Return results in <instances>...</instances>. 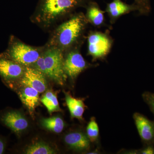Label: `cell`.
Instances as JSON below:
<instances>
[{
    "label": "cell",
    "mask_w": 154,
    "mask_h": 154,
    "mask_svg": "<svg viewBox=\"0 0 154 154\" xmlns=\"http://www.w3.org/2000/svg\"><path fill=\"white\" fill-rule=\"evenodd\" d=\"M48 78L63 85L67 77L63 69L64 53L60 49L45 45L42 53Z\"/></svg>",
    "instance_id": "cell-4"
},
{
    "label": "cell",
    "mask_w": 154,
    "mask_h": 154,
    "mask_svg": "<svg viewBox=\"0 0 154 154\" xmlns=\"http://www.w3.org/2000/svg\"><path fill=\"white\" fill-rule=\"evenodd\" d=\"M41 123L44 128L56 133L62 132L65 126L63 119L58 116L42 119Z\"/></svg>",
    "instance_id": "cell-16"
},
{
    "label": "cell",
    "mask_w": 154,
    "mask_h": 154,
    "mask_svg": "<svg viewBox=\"0 0 154 154\" xmlns=\"http://www.w3.org/2000/svg\"><path fill=\"white\" fill-rule=\"evenodd\" d=\"M0 122L17 134H19L28 127L26 118L17 110H6L0 113Z\"/></svg>",
    "instance_id": "cell-10"
},
{
    "label": "cell",
    "mask_w": 154,
    "mask_h": 154,
    "mask_svg": "<svg viewBox=\"0 0 154 154\" xmlns=\"http://www.w3.org/2000/svg\"><path fill=\"white\" fill-rule=\"evenodd\" d=\"M134 11H138L135 5H129L120 0H113L107 5L105 11L109 17L110 23L113 24L122 16Z\"/></svg>",
    "instance_id": "cell-12"
},
{
    "label": "cell",
    "mask_w": 154,
    "mask_h": 154,
    "mask_svg": "<svg viewBox=\"0 0 154 154\" xmlns=\"http://www.w3.org/2000/svg\"><path fill=\"white\" fill-rule=\"evenodd\" d=\"M19 83L22 85L34 88L39 94L43 93L47 87L46 77L32 66H25V72Z\"/></svg>",
    "instance_id": "cell-9"
},
{
    "label": "cell",
    "mask_w": 154,
    "mask_h": 154,
    "mask_svg": "<svg viewBox=\"0 0 154 154\" xmlns=\"http://www.w3.org/2000/svg\"><path fill=\"white\" fill-rule=\"evenodd\" d=\"M43 49L44 46H31L25 44L14 35H11L8 47L0 54L24 66H31L38 60Z\"/></svg>",
    "instance_id": "cell-3"
},
{
    "label": "cell",
    "mask_w": 154,
    "mask_h": 154,
    "mask_svg": "<svg viewBox=\"0 0 154 154\" xmlns=\"http://www.w3.org/2000/svg\"><path fill=\"white\" fill-rule=\"evenodd\" d=\"M65 101L68 107L71 118L77 119L80 121H83V114L86 106L84 103V99L73 97L69 92H64Z\"/></svg>",
    "instance_id": "cell-13"
},
{
    "label": "cell",
    "mask_w": 154,
    "mask_h": 154,
    "mask_svg": "<svg viewBox=\"0 0 154 154\" xmlns=\"http://www.w3.org/2000/svg\"><path fill=\"white\" fill-rule=\"evenodd\" d=\"M133 118L143 145L154 144V121L137 112L134 113Z\"/></svg>",
    "instance_id": "cell-8"
},
{
    "label": "cell",
    "mask_w": 154,
    "mask_h": 154,
    "mask_svg": "<svg viewBox=\"0 0 154 154\" xmlns=\"http://www.w3.org/2000/svg\"><path fill=\"white\" fill-rule=\"evenodd\" d=\"M25 66L0 54V76L3 81L11 85L22 78Z\"/></svg>",
    "instance_id": "cell-7"
},
{
    "label": "cell",
    "mask_w": 154,
    "mask_h": 154,
    "mask_svg": "<svg viewBox=\"0 0 154 154\" xmlns=\"http://www.w3.org/2000/svg\"><path fill=\"white\" fill-rule=\"evenodd\" d=\"M142 97L154 116V93L145 91L142 94Z\"/></svg>",
    "instance_id": "cell-21"
},
{
    "label": "cell",
    "mask_w": 154,
    "mask_h": 154,
    "mask_svg": "<svg viewBox=\"0 0 154 154\" xmlns=\"http://www.w3.org/2000/svg\"><path fill=\"white\" fill-rule=\"evenodd\" d=\"M65 143L69 148L78 152H89L91 143L86 132L76 130L70 131L65 136Z\"/></svg>",
    "instance_id": "cell-11"
},
{
    "label": "cell",
    "mask_w": 154,
    "mask_h": 154,
    "mask_svg": "<svg viewBox=\"0 0 154 154\" xmlns=\"http://www.w3.org/2000/svg\"><path fill=\"white\" fill-rule=\"evenodd\" d=\"M40 101L46 107L50 113L61 111L57 97L51 91H47L42 97Z\"/></svg>",
    "instance_id": "cell-17"
},
{
    "label": "cell",
    "mask_w": 154,
    "mask_h": 154,
    "mask_svg": "<svg viewBox=\"0 0 154 154\" xmlns=\"http://www.w3.org/2000/svg\"><path fill=\"white\" fill-rule=\"evenodd\" d=\"M25 153L27 154H53L55 151L49 145L42 142L35 143L28 146L25 149Z\"/></svg>",
    "instance_id": "cell-19"
},
{
    "label": "cell",
    "mask_w": 154,
    "mask_h": 154,
    "mask_svg": "<svg viewBox=\"0 0 154 154\" xmlns=\"http://www.w3.org/2000/svg\"><path fill=\"white\" fill-rule=\"evenodd\" d=\"M86 134L92 143L99 146L100 132L96 118L94 116L91 117L86 128Z\"/></svg>",
    "instance_id": "cell-18"
},
{
    "label": "cell",
    "mask_w": 154,
    "mask_h": 154,
    "mask_svg": "<svg viewBox=\"0 0 154 154\" xmlns=\"http://www.w3.org/2000/svg\"><path fill=\"white\" fill-rule=\"evenodd\" d=\"M88 23L83 13L72 14L52 29L45 45L57 48L64 54L75 48L81 46L85 38Z\"/></svg>",
    "instance_id": "cell-2"
},
{
    "label": "cell",
    "mask_w": 154,
    "mask_h": 154,
    "mask_svg": "<svg viewBox=\"0 0 154 154\" xmlns=\"http://www.w3.org/2000/svg\"><path fill=\"white\" fill-rule=\"evenodd\" d=\"M100 152H101L100 151L99 147L97 146V147L96 149H94V150L92 151L89 152L88 153H87V154H100Z\"/></svg>",
    "instance_id": "cell-25"
},
{
    "label": "cell",
    "mask_w": 154,
    "mask_h": 154,
    "mask_svg": "<svg viewBox=\"0 0 154 154\" xmlns=\"http://www.w3.org/2000/svg\"><path fill=\"white\" fill-rule=\"evenodd\" d=\"M81 46L75 48L64 54L63 69L67 78L73 81L83 71L98 65L89 63L80 52Z\"/></svg>",
    "instance_id": "cell-6"
},
{
    "label": "cell",
    "mask_w": 154,
    "mask_h": 154,
    "mask_svg": "<svg viewBox=\"0 0 154 154\" xmlns=\"http://www.w3.org/2000/svg\"><path fill=\"white\" fill-rule=\"evenodd\" d=\"M85 14L88 23L95 27H101L105 25V12L102 11L96 4H88Z\"/></svg>",
    "instance_id": "cell-15"
},
{
    "label": "cell",
    "mask_w": 154,
    "mask_h": 154,
    "mask_svg": "<svg viewBox=\"0 0 154 154\" xmlns=\"http://www.w3.org/2000/svg\"><path fill=\"white\" fill-rule=\"evenodd\" d=\"M119 153L138 154V149L122 150L119 152Z\"/></svg>",
    "instance_id": "cell-24"
},
{
    "label": "cell",
    "mask_w": 154,
    "mask_h": 154,
    "mask_svg": "<svg viewBox=\"0 0 154 154\" xmlns=\"http://www.w3.org/2000/svg\"><path fill=\"white\" fill-rule=\"evenodd\" d=\"M6 148V144L5 140L0 137V154L4 153Z\"/></svg>",
    "instance_id": "cell-23"
},
{
    "label": "cell",
    "mask_w": 154,
    "mask_h": 154,
    "mask_svg": "<svg viewBox=\"0 0 154 154\" xmlns=\"http://www.w3.org/2000/svg\"><path fill=\"white\" fill-rule=\"evenodd\" d=\"M135 4L138 8L140 14L148 15L151 11L150 0H134Z\"/></svg>",
    "instance_id": "cell-20"
},
{
    "label": "cell",
    "mask_w": 154,
    "mask_h": 154,
    "mask_svg": "<svg viewBox=\"0 0 154 154\" xmlns=\"http://www.w3.org/2000/svg\"><path fill=\"white\" fill-rule=\"evenodd\" d=\"M88 4V0H38L30 20L43 30H50L76 9L86 8Z\"/></svg>",
    "instance_id": "cell-1"
},
{
    "label": "cell",
    "mask_w": 154,
    "mask_h": 154,
    "mask_svg": "<svg viewBox=\"0 0 154 154\" xmlns=\"http://www.w3.org/2000/svg\"><path fill=\"white\" fill-rule=\"evenodd\" d=\"M87 39L88 54L93 61L105 60L110 52L113 42L109 32L91 31Z\"/></svg>",
    "instance_id": "cell-5"
},
{
    "label": "cell",
    "mask_w": 154,
    "mask_h": 154,
    "mask_svg": "<svg viewBox=\"0 0 154 154\" xmlns=\"http://www.w3.org/2000/svg\"><path fill=\"white\" fill-rule=\"evenodd\" d=\"M138 154H154V144L144 145L138 149Z\"/></svg>",
    "instance_id": "cell-22"
},
{
    "label": "cell",
    "mask_w": 154,
    "mask_h": 154,
    "mask_svg": "<svg viewBox=\"0 0 154 154\" xmlns=\"http://www.w3.org/2000/svg\"><path fill=\"white\" fill-rule=\"evenodd\" d=\"M24 86L25 88L19 92V97L22 103L31 113L38 105L39 93L31 87Z\"/></svg>",
    "instance_id": "cell-14"
}]
</instances>
